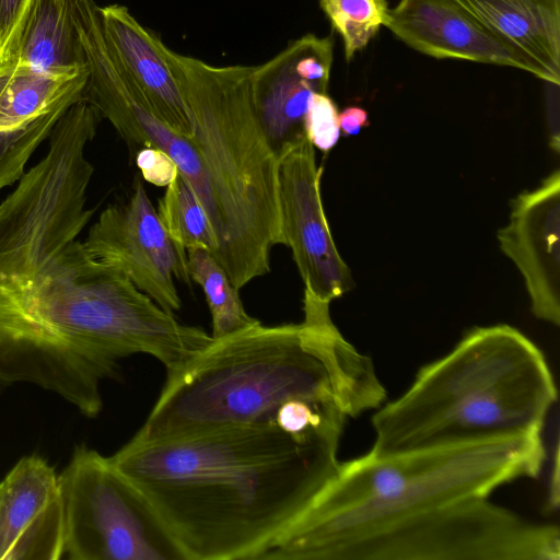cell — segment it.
<instances>
[{
  "label": "cell",
  "instance_id": "26",
  "mask_svg": "<svg viewBox=\"0 0 560 560\" xmlns=\"http://www.w3.org/2000/svg\"><path fill=\"white\" fill-rule=\"evenodd\" d=\"M338 120L343 135L355 136L369 126V114L359 106H350L339 113Z\"/></svg>",
  "mask_w": 560,
  "mask_h": 560
},
{
  "label": "cell",
  "instance_id": "11",
  "mask_svg": "<svg viewBox=\"0 0 560 560\" xmlns=\"http://www.w3.org/2000/svg\"><path fill=\"white\" fill-rule=\"evenodd\" d=\"M332 51L331 36L306 34L253 68L255 113L278 160L306 138L308 102L313 93H327Z\"/></svg>",
  "mask_w": 560,
  "mask_h": 560
},
{
  "label": "cell",
  "instance_id": "16",
  "mask_svg": "<svg viewBox=\"0 0 560 560\" xmlns=\"http://www.w3.org/2000/svg\"><path fill=\"white\" fill-rule=\"evenodd\" d=\"M508 48L560 84V0H456Z\"/></svg>",
  "mask_w": 560,
  "mask_h": 560
},
{
  "label": "cell",
  "instance_id": "10",
  "mask_svg": "<svg viewBox=\"0 0 560 560\" xmlns=\"http://www.w3.org/2000/svg\"><path fill=\"white\" fill-rule=\"evenodd\" d=\"M320 175L305 138L279 160L278 199L282 244L292 252L304 289L330 303L351 291L354 281L328 225Z\"/></svg>",
  "mask_w": 560,
  "mask_h": 560
},
{
  "label": "cell",
  "instance_id": "17",
  "mask_svg": "<svg viewBox=\"0 0 560 560\" xmlns=\"http://www.w3.org/2000/svg\"><path fill=\"white\" fill-rule=\"evenodd\" d=\"M79 0H31L16 45L1 63L50 73L88 68L75 14Z\"/></svg>",
  "mask_w": 560,
  "mask_h": 560
},
{
  "label": "cell",
  "instance_id": "13",
  "mask_svg": "<svg viewBox=\"0 0 560 560\" xmlns=\"http://www.w3.org/2000/svg\"><path fill=\"white\" fill-rule=\"evenodd\" d=\"M59 475L42 456H24L0 481V560L63 558Z\"/></svg>",
  "mask_w": 560,
  "mask_h": 560
},
{
  "label": "cell",
  "instance_id": "19",
  "mask_svg": "<svg viewBox=\"0 0 560 560\" xmlns=\"http://www.w3.org/2000/svg\"><path fill=\"white\" fill-rule=\"evenodd\" d=\"M189 277L203 290L211 314L213 339L222 338L257 323L244 308L238 290L226 271L207 248L186 250Z\"/></svg>",
  "mask_w": 560,
  "mask_h": 560
},
{
  "label": "cell",
  "instance_id": "25",
  "mask_svg": "<svg viewBox=\"0 0 560 560\" xmlns=\"http://www.w3.org/2000/svg\"><path fill=\"white\" fill-rule=\"evenodd\" d=\"M136 163L142 178L159 187H166L178 173L171 156L158 148H141L136 153Z\"/></svg>",
  "mask_w": 560,
  "mask_h": 560
},
{
  "label": "cell",
  "instance_id": "12",
  "mask_svg": "<svg viewBox=\"0 0 560 560\" xmlns=\"http://www.w3.org/2000/svg\"><path fill=\"white\" fill-rule=\"evenodd\" d=\"M501 250L521 272L533 314L560 324V173L511 201L509 224L498 231Z\"/></svg>",
  "mask_w": 560,
  "mask_h": 560
},
{
  "label": "cell",
  "instance_id": "24",
  "mask_svg": "<svg viewBox=\"0 0 560 560\" xmlns=\"http://www.w3.org/2000/svg\"><path fill=\"white\" fill-rule=\"evenodd\" d=\"M31 0H0V63L13 51Z\"/></svg>",
  "mask_w": 560,
  "mask_h": 560
},
{
  "label": "cell",
  "instance_id": "22",
  "mask_svg": "<svg viewBox=\"0 0 560 560\" xmlns=\"http://www.w3.org/2000/svg\"><path fill=\"white\" fill-rule=\"evenodd\" d=\"M319 3L342 37L347 60L370 43L384 26L389 11L386 0H319Z\"/></svg>",
  "mask_w": 560,
  "mask_h": 560
},
{
  "label": "cell",
  "instance_id": "21",
  "mask_svg": "<svg viewBox=\"0 0 560 560\" xmlns=\"http://www.w3.org/2000/svg\"><path fill=\"white\" fill-rule=\"evenodd\" d=\"M84 90L68 93L50 110L22 127L0 130V190L21 179L31 155L50 136L65 112L83 98Z\"/></svg>",
  "mask_w": 560,
  "mask_h": 560
},
{
  "label": "cell",
  "instance_id": "4",
  "mask_svg": "<svg viewBox=\"0 0 560 560\" xmlns=\"http://www.w3.org/2000/svg\"><path fill=\"white\" fill-rule=\"evenodd\" d=\"M542 432L339 463L336 474L260 560H340L357 539L394 522L536 478Z\"/></svg>",
  "mask_w": 560,
  "mask_h": 560
},
{
  "label": "cell",
  "instance_id": "7",
  "mask_svg": "<svg viewBox=\"0 0 560 560\" xmlns=\"http://www.w3.org/2000/svg\"><path fill=\"white\" fill-rule=\"evenodd\" d=\"M558 526L535 524L488 498L394 522L353 541L340 560H559Z\"/></svg>",
  "mask_w": 560,
  "mask_h": 560
},
{
  "label": "cell",
  "instance_id": "23",
  "mask_svg": "<svg viewBox=\"0 0 560 560\" xmlns=\"http://www.w3.org/2000/svg\"><path fill=\"white\" fill-rule=\"evenodd\" d=\"M338 110L327 93H313L305 116V136L323 152L330 151L338 142L340 127Z\"/></svg>",
  "mask_w": 560,
  "mask_h": 560
},
{
  "label": "cell",
  "instance_id": "2",
  "mask_svg": "<svg viewBox=\"0 0 560 560\" xmlns=\"http://www.w3.org/2000/svg\"><path fill=\"white\" fill-rule=\"evenodd\" d=\"M83 124L61 121L47 154L0 202V348L38 364L90 359L119 323L126 277L77 240L94 167Z\"/></svg>",
  "mask_w": 560,
  "mask_h": 560
},
{
  "label": "cell",
  "instance_id": "14",
  "mask_svg": "<svg viewBox=\"0 0 560 560\" xmlns=\"http://www.w3.org/2000/svg\"><path fill=\"white\" fill-rule=\"evenodd\" d=\"M384 26L421 54L513 67L546 81L537 67L503 45L456 0H400Z\"/></svg>",
  "mask_w": 560,
  "mask_h": 560
},
{
  "label": "cell",
  "instance_id": "3",
  "mask_svg": "<svg viewBox=\"0 0 560 560\" xmlns=\"http://www.w3.org/2000/svg\"><path fill=\"white\" fill-rule=\"evenodd\" d=\"M324 302L304 289L299 324L257 323L212 341L167 373L138 441L275 421L292 399L337 406L347 417L380 408L387 393L370 357L339 331Z\"/></svg>",
  "mask_w": 560,
  "mask_h": 560
},
{
  "label": "cell",
  "instance_id": "20",
  "mask_svg": "<svg viewBox=\"0 0 560 560\" xmlns=\"http://www.w3.org/2000/svg\"><path fill=\"white\" fill-rule=\"evenodd\" d=\"M158 214L180 256L200 246L214 256L218 238L211 220L190 184L179 174L166 186L159 199Z\"/></svg>",
  "mask_w": 560,
  "mask_h": 560
},
{
  "label": "cell",
  "instance_id": "6",
  "mask_svg": "<svg viewBox=\"0 0 560 560\" xmlns=\"http://www.w3.org/2000/svg\"><path fill=\"white\" fill-rule=\"evenodd\" d=\"M163 54L188 108L192 135L219 208L214 258L242 289L270 270L282 244L279 160L258 122L249 66H212L170 49Z\"/></svg>",
  "mask_w": 560,
  "mask_h": 560
},
{
  "label": "cell",
  "instance_id": "1",
  "mask_svg": "<svg viewBox=\"0 0 560 560\" xmlns=\"http://www.w3.org/2000/svg\"><path fill=\"white\" fill-rule=\"evenodd\" d=\"M343 425L275 421L131 439L109 456L148 498L186 560H259L336 474Z\"/></svg>",
  "mask_w": 560,
  "mask_h": 560
},
{
  "label": "cell",
  "instance_id": "8",
  "mask_svg": "<svg viewBox=\"0 0 560 560\" xmlns=\"http://www.w3.org/2000/svg\"><path fill=\"white\" fill-rule=\"evenodd\" d=\"M59 483L63 558L186 560L148 498L109 457L77 446Z\"/></svg>",
  "mask_w": 560,
  "mask_h": 560
},
{
  "label": "cell",
  "instance_id": "15",
  "mask_svg": "<svg viewBox=\"0 0 560 560\" xmlns=\"http://www.w3.org/2000/svg\"><path fill=\"white\" fill-rule=\"evenodd\" d=\"M100 18L112 55L143 94L151 112L175 132L191 137V118L160 36L120 4L100 7Z\"/></svg>",
  "mask_w": 560,
  "mask_h": 560
},
{
  "label": "cell",
  "instance_id": "9",
  "mask_svg": "<svg viewBox=\"0 0 560 560\" xmlns=\"http://www.w3.org/2000/svg\"><path fill=\"white\" fill-rule=\"evenodd\" d=\"M83 243L94 258L120 270L163 310L174 314L182 307L174 277L189 283L187 260L167 234L140 178L127 201L102 211Z\"/></svg>",
  "mask_w": 560,
  "mask_h": 560
},
{
  "label": "cell",
  "instance_id": "5",
  "mask_svg": "<svg viewBox=\"0 0 560 560\" xmlns=\"http://www.w3.org/2000/svg\"><path fill=\"white\" fill-rule=\"evenodd\" d=\"M557 399L547 360L530 339L506 324L475 327L422 366L400 397L377 408L369 454L542 432Z\"/></svg>",
  "mask_w": 560,
  "mask_h": 560
},
{
  "label": "cell",
  "instance_id": "18",
  "mask_svg": "<svg viewBox=\"0 0 560 560\" xmlns=\"http://www.w3.org/2000/svg\"><path fill=\"white\" fill-rule=\"evenodd\" d=\"M88 68L50 73L0 63V130L22 127L50 110L68 93L84 89Z\"/></svg>",
  "mask_w": 560,
  "mask_h": 560
}]
</instances>
